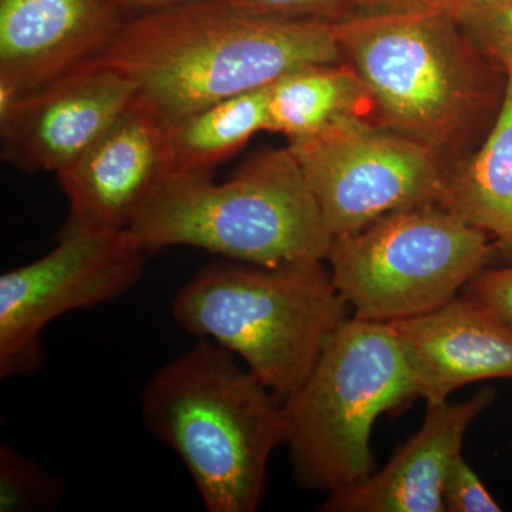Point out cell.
<instances>
[{
  "mask_svg": "<svg viewBox=\"0 0 512 512\" xmlns=\"http://www.w3.org/2000/svg\"><path fill=\"white\" fill-rule=\"evenodd\" d=\"M93 62L123 73L165 124L309 66L343 63L336 26L276 18L228 0L130 16Z\"/></svg>",
  "mask_w": 512,
  "mask_h": 512,
  "instance_id": "obj_1",
  "label": "cell"
},
{
  "mask_svg": "<svg viewBox=\"0 0 512 512\" xmlns=\"http://www.w3.org/2000/svg\"><path fill=\"white\" fill-rule=\"evenodd\" d=\"M456 12L436 6L336 26L343 62L365 84L377 123L429 148L448 171L473 154L498 94L491 60Z\"/></svg>",
  "mask_w": 512,
  "mask_h": 512,
  "instance_id": "obj_2",
  "label": "cell"
},
{
  "mask_svg": "<svg viewBox=\"0 0 512 512\" xmlns=\"http://www.w3.org/2000/svg\"><path fill=\"white\" fill-rule=\"evenodd\" d=\"M235 357L200 339L141 394L144 424L180 457L210 512L258 510L269 460L285 446L284 400Z\"/></svg>",
  "mask_w": 512,
  "mask_h": 512,
  "instance_id": "obj_3",
  "label": "cell"
},
{
  "mask_svg": "<svg viewBox=\"0 0 512 512\" xmlns=\"http://www.w3.org/2000/svg\"><path fill=\"white\" fill-rule=\"evenodd\" d=\"M127 229L146 251L194 247L265 268L326 262L333 244L288 147L256 154L224 183L171 175Z\"/></svg>",
  "mask_w": 512,
  "mask_h": 512,
  "instance_id": "obj_4",
  "label": "cell"
},
{
  "mask_svg": "<svg viewBox=\"0 0 512 512\" xmlns=\"http://www.w3.org/2000/svg\"><path fill=\"white\" fill-rule=\"evenodd\" d=\"M325 262L265 268L214 262L175 295L180 328L234 353L282 400L312 372L326 340L348 319Z\"/></svg>",
  "mask_w": 512,
  "mask_h": 512,
  "instance_id": "obj_5",
  "label": "cell"
},
{
  "mask_svg": "<svg viewBox=\"0 0 512 512\" xmlns=\"http://www.w3.org/2000/svg\"><path fill=\"white\" fill-rule=\"evenodd\" d=\"M412 375L389 323L348 318L333 330L295 393L284 400L293 476L326 495L376 471V420L412 403Z\"/></svg>",
  "mask_w": 512,
  "mask_h": 512,
  "instance_id": "obj_6",
  "label": "cell"
},
{
  "mask_svg": "<svg viewBox=\"0 0 512 512\" xmlns=\"http://www.w3.org/2000/svg\"><path fill=\"white\" fill-rule=\"evenodd\" d=\"M493 252L485 232L433 204L333 239L326 262L355 318L393 323L456 298Z\"/></svg>",
  "mask_w": 512,
  "mask_h": 512,
  "instance_id": "obj_7",
  "label": "cell"
},
{
  "mask_svg": "<svg viewBox=\"0 0 512 512\" xmlns=\"http://www.w3.org/2000/svg\"><path fill=\"white\" fill-rule=\"evenodd\" d=\"M288 148L333 239L392 212L440 205L448 167L437 154L376 121L346 119Z\"/></svg>",
  "mask_w": 512,
  "mask_h": 512,
  "instance_id": "obj_8",
  "label": "cell"
},
{
  "mask_svg": "<svg viewBox=\"0 0 512 512\" xmlns=\"http://www.w3.org/2000/svg\"><path fill=\"white\" fill-rule=\"evenodd\" d=\"M144 252L128 229L60 231L49 254L0 276V376H29L53 320L119 298L140 281Z\"/></svg>",
  "mask_w": 512,
  "mask_h": 512,
  "instance_id": "obj_9",
  "label": "cell"
},
{
  "mask_svg": "<svg viewBox=\"0 0 512 512\" xmlns=\"http://www.w3.org/2000/svg\"><path fill=\"white\" fill-rule=\"evenodd\" d=\"M136 84L90 62L0 103L2 161L26 173H60L130 109Z\"/></svg>",
  "mask_w": 512,
  "mask_h": 512,
  "instance_id": "obj_10",
  "label": "cell"
},
{
  "mask_svg": "<svg viewBox=\"0 0 512 512\" xmlns=\"http://www.w3.org/2000/svg\"><path fill=\"white\" fill-rule=\"evenodd\" d=\"M173 174L167 124L134 103L89 150L56 174L69 201L62 229H127Z\"/></svg>",
  "mask_w": 512,
  "mask_h": 512,
  "instance_id": "obj_11",
  "label": "cell"
},
{
  "mask_svg": "<svg viewBox=\"0 0 512 512\" xmlns=\"http://www.w3.org/2000/svg\"><path fill=\"white\" fill-rule=\"evenodd\" d=\"M126 19L116 0H0V103L93 60Z\"/></svg>",
  "mask_w": 512,
  "mask_h": 512,
  "instance_id": "obj_12",
  "label": "cell"
},
{
  "mask_svg": "<svg viewBox=\"0 0 512 512\" xmlns=\"http://www.w3.org/2000/svg\"><path fill=\"white\" fill-rule=\"evenodd\" d=\"M389 325L426 403L444 402L467 384L512 380V325L468 292Z\"/></svg>",
  "mask_w": 512,
  "mask_h": 512,
  "instance_id": "obj_13",
  "label": "cell"
},
{
  "mask_svg": "<svg viewBox=\"0 0 512 512\" xmlns=\"http://www.w3.org/2000/svg\"><path fill=\"white\" fill-rule=\"evenodd\" d=\"M487 386L470 399L426 403L419 431L363 483L326 495V512H446L444 483L471 424L494 403Z\"/></svg>",
  "mask_w": 512,
  "mask_h": 512,
  "instance_id": "obj_14",
  "label": "cell"
},
{
  "mask_svg": "<svg viewBox=\"0 0 512 512\" xmlns=\"http://www.w3.org/2000/svg\"><path fill=\"white\" fill-rule=\"evenodd\" d=\"M497 116L476 153L448 171L441 207L512 254V72Z\"/></svg>",
  "mask_w": 512,
  "mask_h": 512,
  "instance_id": "obj_15",
  "label": "cell"
},
{
  "mask_svg": "<svg viewBox=\"0 0 512 512\" xmlns=\"http://www.w3.org/2000/svg\"><path fill=\"white\" fill-rule=\"evenodd\" d=\"M346 119L376 121V114L365 84L345 62L303 67L269 84L266 131L284 134L288 143Z\"/></svg>",
  "mask_w": 512,
  "mask_h": 512,
  "instance_id": "obj_16",
  "label": "cell"
},
{
  "mask_svg": "<svg viewBox=\"0 0 512 512\" xmlns=\"http://www.w3.org/2000/svg\"><path fill=\"white\" fill-rule=\"evenodd\" d=\"M268 87L217 101L167 124L174 174L211 173L266 131Z\"/></svg>",
  "mask_w": 512,
  "mask_h": 512,
  "instance_id": "obj_17",
  "label": "cell"
},
{
  "mask_svg": "<svg viewBox=\"0 0 512 512\" xmlns=\"http://www.w3.org/2000/svg\"><path fill=\"white\" fill-rule=\"evenodd\" d=\"M238 8L276 18L318 20L330 25L355 22L386 13L453 6L461 0H228Z\"/></svg>",
  "mask_w": 512,
  "mask_h": 512,
  "instance_id": "obj_18",
  "label": "cell"
},
{
  "mask_svg": "<svg viewBox=\"0 0 512 512\" xmlns=\"http://www.w3.org/2000/svg\"><path fill=\"white\" fill-rule=\"evenodd\" d=\"M62 497L63 484L57 478L13 448H0V511L50 510Z\"/></svg>",
  "mask_w": 512,
  "mask_h": 512,
  "instance_id": "obj_19",
  "label": "cell"
},
{
  "mask_svg": "<svg viewBox=\"0 0 512 512\" xmlns=\"http://www.w3.org/2000/svg\"><path fill=\"white\" fill-rule=\"evenodd\" d=\"M458 23L478 49L504 72H512V0H461Z\"/></svg>",
  "mask_w": 512,
  "mask_h": 512,
  "instance_id": "obj_20",
  "label": "cell"
},
{
  "mask_svg": "<svg viewBox=\"0 0 512 512\" xmlns=\"http://www.w3.org/2000/svg\"><path fill=\"white\" fill-rule=\"evenodd\" d=\"M446 512H501L500 503L485 487L483 480L467 463L463 454L454 461L444 483Z\"/></svg>",
  "mask_w": 512,
  "mask_h": 512,
  "instance_id": "obj_21",
  "label": "cell"
},
{
  "mask_svg": "<svg viewBox=\"0 0 512 512\" xmlns=\"http://www.w3.org/2000/svg\"><path fill=\"white\" fill-rule=\"evenodd\" d=\"M464 291L487 303L512 325V266L484 268Z\"/></svg>",
  "mask_w": 512,
  "mask_h": 512,
  "instance_id": "obj_22",
  "label": "cell"
},
{
  "mask_svg": "<svg viewBox=\"0 0 512 512\" xmlns=\"http://www.w3.org/2000/svg\"><path fill=\"white\" fill-rule=\"evenodd\" d=\"M187 2H194V0H116L117 5L126 13L127 18Z\"/></svg>",
  "mask_w": 512,
  "mask_h": 512,
  "instance_id": "obj_23",
  "label": "cell"
},
{
  "mask_svg": "<svg viewBox=\"0 0 512 512\" xmlns=\"http://www.w3.org/2000/svg\"><path fill=\"white\" fill-rule=\"evenodd\" d=\"M481 2H498V0H481Z\"/></svg>",
  "mask_w": 512,
  "mask_h": 512,
  "instance_id": "obj_24",
  "label": "cell"
}]
</instances>
